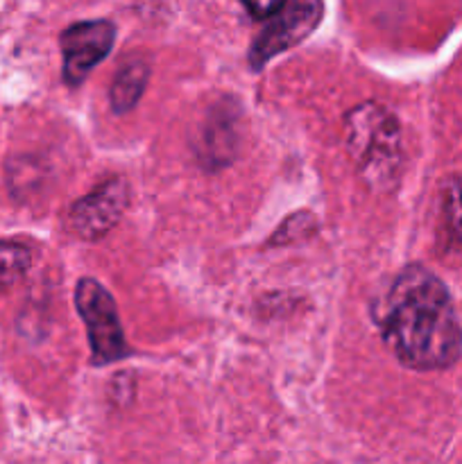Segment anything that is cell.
Here are the masks:
<instances>
[{"mask_svg":"<svg viewBox=\"0 0 462 464\" xmlns=\"http://www.w3.org/2000/svg\"><path fill=\"white\" fill-rule=\"evenodd\" d=\"M379 326L385 347L408 370H447L462 353V329L451 295L419 263L394 276Z\"/></svg>","mask_w":462,"mask_h":464,"instance_id":"cell-1","label":"cell"},{"mask_svg":"<svg viewBox=\"0 0 462 464\" xmlns=\"http://www.w3.org/2000/svg\"><path fill=\"white\" fill-rule=\"evenodd\" d=\"M240 116L234 102H216L208 111V118L204 121L202 131L195 140L197 157L208 170H220L234 161L238 152L240 134H238Z\"/></svg>","mask_w":462,"mask_h":464,"instance_id":"cell-7","label":"cell"},{"mask_svg":"<svg viewBox=\"0 0 462 464\" xmlns=\"http://www.w3.org/2000/svg\"><path fill=\"white\" fill-rule=\"evenodd\" d=\"M344 148L367 188L388 193L397 186L403 166L401 127L394 113L379 102L349 109L342 127Z\"/></svg>","mask_w":462,"mask_h":464,"instance_id":"cell-2","label":"cell"},{"mask_svg":"<svg viewBox=\"0 0 462 464\" xmlns=\"http://www.w3.org/2000/svg\"><path fill=\"white\" fill-rule=\"evenodd\" d=\"M324 5L322 0H285L284 7L267 18L261 34L252 41L247 63L252 71H261L276 54L293 50L320 25Z\"/></svg>","mask_w":462,"mask_h":464,"instance_id":"cell-4","label":"cell"},{"mask_svg":"<svg viewBox=\"0 0 462 464\" xmlns=\"http://www.w3.org/2000/svg\"><path fill=\"white\" fill-rule=\"evenodd\" d=\"M75 308L86 326L93 365H111L130 356L118 306L107 288L95 279H80L75 288Z\"/></svg>","mask_w":462,"mask_h":464,"instance_id":"cell-3","label":"cell"},{"mask_svg":"<svg viewBox=\"0 0 462 464\" xmlns=\"http://www.w3.org/2000/svg\"><path fill=\"white\" fill-rule=\"evenodd\" d=\"M149 80V66L140 54H130L122 59L118 66L116 77L109 89V100H111V109L116 113H127L139 104L140 95H143L145 86Z\"/></svg>","mask_w":462,"mask_h":464,"instance_id":"cell-8","label":"cell"},{"mask_svg":"<svg viewBox=\"0 0 462 464\" xmlns=\"http://www.w3.org/2000/svg\"><path fill=\"white\" fill-rule=\"evenodd\" d=\"M127 204H130L127 179L118 175L109 177L68 208V231L89 243L104 238L120 222Z\"/></svg>","mask_w":462,"mask_h":464,"instance_id":"cell-5","label":"cell"},{"mask_svg":"<svg viewBox=\"0 0 462 464\" xmlns=\"http://www.w3.org/2000/svg\"><path fill=\"white\" fill-rule=\"evenodd\" d=\"M243 7L247 9V14L256 21H263V18H270L272 14L279 12L285 5V0H240Z\"/></svg>","mask_w":462,"mask_h":464,"instance_id":"cell-11","label":"cell"},{"mask_svg":"<svg viewBox=\"0 0 462 464\" xmlns=\"http://www.w3.org/2000/svg\"><path fill=\"white\" fill-rule=\"evenodd\" d=\"M442 231L447 247L462 254V177H451L442 186Z\"/></svg>","mask_w":462,"mask_h":464,"instance_id":"cell-9","label":"cell"},{"mask_svg":"<svg viewBox=\"0 0 462 464\" xmlns=\"http://www.w3.org/2000/svg\"><path fill=\"white\" fill-rule=\"evenodd\" d=\"M34 249L18 240H0V288L16 284L34 263Z\"/></svg>","mask_w":462,"mask_h":464,"instance_id":"cell-10","label":"cell"},{"mask_svg":"<svg viewBox=\"0 0 462 464\" xmlns=\"http://www.w3.org/2000/svg\"><path fill=\"white\" fill-rule=\"evenodd\" d=\"M116 41V27L113 23L102 21H80L62 32L59 45H62L63 68L62 75L68 86H80L93 68L111 53Z\"/></svg>","mask_w":462,"mask_h":464,"instance_id":"cell-6","label":"cell"}]
</instances>
